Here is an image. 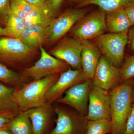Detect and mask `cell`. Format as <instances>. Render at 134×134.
<instances>
[{"label":"cell","mask_w":134,"mask_h":134,"mask_svg":"<svg viewBox=\"0 0 134 134\" xmlns=\"http://www.w3.org/2000/svg\"><path fill=\"white\" fill-rule=\"evenodd\" d=\"M39 49L40 58L32 66L22 70L21 75L25 77L39 79L51 75L60 74L70 68L66 63L47 53L43 46Z\"/></svg>","instance_id":"7"},{"label":"cell","mask_w":134,"mask_h":134,"mask_svg":"<svg viewBox=\"0 0 134 134\" xmlns=\"http://www.w3.org/2000/svg\"><path fill=\"white\" fill-rule=\"evenodd\" d=\"M121 83L134 77V54H125L124 62L120 68Z\"/></svg>","instance_id":"26"},{"label":"cell","mask_w":134,"mask_h":134,"mask_svg":"<svg viewBox=\"0 0 134 134\" xmlns=\"http://www.w3.org/2000/svg\"><path fill=\"white\" fill-rule=\"evenodd\" d=\"M82 44L71 37H64L49 52L51 55L65 62L74 69H82Z\"/></svg>","instance_id":"9"},{"label":"cell","mask_w":134,"mask_h":134,"mask_svg":"<svg viewBox=\"0 0 134 134\" xmlns=\"http://www.w3.org/2000/svg\"><path fill=\"white\" fill-rule=\"evenodd\" d=\"M82 69L86 80L92 79L101 55L98 47L91 40H81Z\"/></svg>","instance_id":"14"},{"label":"cell","mask_w":134,"mask_h":134,"mask_svg":"<svg viewBox=\"0 0 134 134\" xmlns=\"http://www.w3.org/2000/svg\"><path fill=\"white\" fill-rule=\"evenodd\" d=\"M88 121H111L110 97L107 91L92 83L89 93Z\"/></svg>","instance_id":"10"},{"label":"cell","mask_w":134,"mask_h":134,"mask_svg":"<svg viewBox=\"0 0 134 134\" xmlns=\"http://www.w3.org/2000/svg\"><path fill=\"white\" fill-rule=\"evenodd\" d=\"M36 50L25 45L18 38L9 37H0V63L19 68L30 62Z\"/></svg>","instance_id":"3"},{"label":"cell","mask_w":134,"mask_h":134,"mask_svg":"<svg viewBox=\"0 0 134 134\" xmlns=\"http://www.w3.org/2000/svg\"><path fill=\"white\" fill-rule=\"evenodd\" d=\"M16 89L0 82V113H18L21 111L15 100Z\"/></svg>","instance_id":"18"},{"label":"cell","mask_w":134,"mask_h":134,"mask_svg":"<svg viewBox=\"0 0 134 134\" xmlns=\"http://www.w3.org/2000/svg\"><path fill=\"white\" fill-rule=\"evenodd\" d=\"M112 124L111 121L100 120L88 121L85 134L111 133Z\"/></svg>","instance_id":"25"},{"label":"cell","mask_w":134,"mask_h":134,"mask_svg":"<svg viewBox=\"0 0 134 134\" xmlns=\"http://www.w3.org/2000/svg\"><path fill=\"white\" fill-rule=\"evenodd\" d=\"M86 8L70 9L53 18L46 27L45 44L51 45L58 41L69 32L82 18L88 14Z\"/></svg>","instance_id":"6"},{"label":"cell","mask_w":134,"mask_h":134,"mask_svg":"<svg viewBox=\"0 0 134 134\" xmlns=\"http://www.w3.org/2000/svg\"><path fill=\"white\" fill-rule=\"evenodd\" d=\"M7 127L12 134H32L31 121L26 111L18 114Z\"/></svg>","instance_id":"20"},{"label":"cell","mask_w":134,"mask_h":134,"mask_svg":"<svg viewBox=\"0 0 134 134\" xmlns=\"http://www.w3.org/2000/svg\"><path fill=\"white\" fill-rule=\"evenodd\" d=\"M127 46L129 51L134 53V26H131L129 30Z\"/></svg>","instance_id":"31"},{"label":"cell","mask_w":134,"mask_h":134,"mask_svg":"<svg viewBox=\"0 0 134 134\" xmlns=\"http://www.w3.org/2000/svg\"><path fill=\"white\" fill-rule=\"evenodd\" d=\"M123 134H134V101L127 119Z\"/></svg>","instance_id":"29"},{"label":"cell","mask_w":134,"mask_h":134,"mask_svg":"<svg viewBox=\"0 0 134 134\" xmlns=\"http://www.w3.org/2000/svg\"><path fill=\"white\" fill-rule=\"evenodd\" d=\"M46 27L35 26L25 27L18 39L32 50L39 48L45 44Z\"/></svg>","instance_id":"16"},{"label":"cell","mask_w":134,"mask_h":134,"mask_svg":"<svg viewBox=\"0 0 134 134\" xmlns=\"http://www.w3.org/2000/svg\"><path fill=\"white\" fill-rule=\"evenodd\" d=\"M56 125L50 134H85L88 120L79 113L55 107Z\"/></svg>","instance_id":"8"},{"label":"cell","mask_w":134,"mask_h":134,"mask_svg":"<svg viewBox=\"0 0 134 134\" xmlns=\"http://www.w3.org/2000/svg\"><path fill=\"white\" fill-rule=\"evenodd\" d=\"M18 114L14 113H0V129L7 126Z\"/></svg>","instance_id":"30"},{"label":"cell","mask_w":134,"mask_h":134,"mask_svg":"<svg viewBox=\"0 0 134 134\" xmlns=\"http://www.w3.org/2000/svg\"><path fill=\"white\" fill-rule=\"evenodd\" d=\"M107 30L110 33H118L128 31L132 24L124 9L106 13Z\"/></svg>","instance_id":"17"},{"label":"cell","mask_w":134,"mask_h":134,"mask_svg":"<svg viewBox=\"0 0 134 134\" xmlns=\"http://www.w3.org/2000/svg\"><path fill=\"white\" fill-rule=\"evenodd\" d=\"M133 4L134 0H86L77 4V7L82 8L90 5H96L106 13H108L125 9Z\"/></svg>","instance_id":"19"},{"label":"cell","mask_w":134,"mask_h":134,"mask_svg":"<svg viewBox=\"0 0 134 134\" xmlns=\"http://www.w3.org/2000/svg\"><path fill=\"white\" fill-rule=\"evenodd\" d=\"M32 127V134H43L52 116L51 103L46 102L42 105L26 110Z\"/></svg>","instance_id":"15"},{"label":"cell","mask_w":134,"mask_h":134,"mask_svg":"<svg viewBox=\"0 0 134 134\" xmlns=\"http://www.w3.org/2000/svg\"><path fill=\"white\" fill-rule=\"evenodd\" d=\"M124 9L132 24V26H134V4L130 5Z\"/></svg>","instance_id":"32"},{"label":"cell","mask_w":134,"mask_h":134,"mask_svg":"<svg viewBox=\"0 0 134 134\" xmlns=\"http://www.w3.org/2000/svg\"><path fill=\"white\" fill-rule=\"evenodd\" d=\"M85 1L86 0H69V1L72 3H76L78 4Z\"/></svg>","instance_id":"36"},{"label":"cell","mask_w":134,"mask_h":134,"mask_svg":"<svg viewBox=\"0 0 134 134\" xmlns=\"http://www.w3.org/2000/svg\"><path fill=\"white\" fill-rule=\"evenodd\" d=\"M52 19L43 6L38 7L25 19V27L35 26L47 27Z\"/></svg>","instance_id":"21"},{"label":"cell","mask_w":134,"mask_h":134,"mask_svg":"<svg viewBox=\"0 0 134 134\" xmlns=\"http://www.w3.org/2000/svg\"><path fill=\"white\" fill-rule=\"evenodd\" d=\"M9 37L8 33L5 27H3L0 24V37Z\"/></svg>","instance_id":"34"},{"label":"cell","mask_w":134,"mask_h":134,"mask_svg":"<svg viewBox=\"0 0 134 134\" xmlns=\"http://www.w3.org/2000/svg\"><path fill=\"white\" fill-rule=\"evenodd\" d=\"M132 102H133V101H134V84L133 86V89H132Z\"/></svg>","instance_id":"37"},{"label":"cell","mask_w":134,"mask_h":134,"mask_svg":"<svg viewBox=\"0 0 134 134\" xmlns=\"http://www.w3.org/2000/svg\"><path fill=\"white\" fill-rule=\"evenodd\" d=\"M92 83V79L72 86L65 92L64 96L56 100L57 103L69 105L83 116L88 113L89 93Z\"/></svg>","instance_id":"11"},{"label":"cell","mask_w":134,"mask_h":134,"mask_svg":"<svg viewBox=\"0 0 134 134\" xmlns=\"http://www.w3.org/2000/svg\"><path fill=\"white\" fill-rule=\"evenodd\" d=\"M11 2V0H0V24L4 26L12 14Z\"/></svg>","instance_id":"27"},{"label":"cell","mask_w":134,"mask_h":134,"mask_svg":"<svg viewBox=\"0 0 134 134\" xmlns=\"http://www.w3.org/2000/svg\"><path fill=\"white\" fill-rule=\"evenodd\" d=\"M128 31L121 33H104L93 40L101 54L117 67L122 65L124 62Z\"/></svg>","instance_id":"5"},{"label":"cell","mask_w":134,"mask_h":134,"mask_svg":"<svg viewBox=\"0 0 134 134\" xmlns=\"http://www.w3.org/2000/svg\"><path fill=\"white\" fill-rule=\"evenodd\" d=\"M25 77L10 69L0 63V82L11 85L19 84L24 81Z\"/></svg>","instance_id":"23"},{"label":"cell","mask_w":134,"mask_h":134,"mask_svg":"<svg viewBox=\"0 0 134 134\" xmlns=\"http://www.w3.org/2000/svg\"><path fill=\"white\" fill-rule=\"evenodd\" d=\"M38 7L24 0H11L10 5L12 13L24 19Z\"/></svg>","instance_id":"24"},{"label":"cell","mask_w":134,"mask_h":134,"mask_svg":"<svg viewBox=\"0 0 134 134\" xmlns=\"http://www.w3.org/2000/svg\"><path fill=\"white\" fill-rule=\"evenodd\" d=\"M86 80L82 69H69L60 74L57 81L49 88L46 93V102L52 104L62 97L68 89L77 84Z\"/></svg>","instance_id":"13"},{"label":"cell","mask_w":134,"mask_h":134,"mask_svg":"<svg viewBox=\"0 0 134 134\" xmlns=\"http://www.w3.org/2000/svg\"><path fill=\"white\" fill-rule=\"evenodd\" d=\"M0 134H12V133L9 130L8 128L7 127H5L0 129Z\"/></svg>","instance_id":"35"},{"label":"cell","mask_w":134,"mask_h":134,"mask_svg":"<svg viewBox=\"0 0 134 134\" xmlns=\"http://www.w3.org/2000/svg\"><path fill=\"white\" fill-rule=\"evenodd\" d=\"M106 14L99 9L87 14L70 31V37L81 41L93 40L106 31Z\"/></svg>","instance_id":"4"},{"label":"cell","mask_w":134,"mask_h":134,"mask_svg":"<svg viewBox=\"0 0 134 134\" xmlns=\"http://www.w3.org/2000/svg\"><path fill=\"white\" fill-rule=\"evenodd\" d=\"M60 74L48 76L25 85L20 89H16L15 100L22 111L42 105L46 103L45 96L49 88L58 80Z\"/></svg>","instance_id":"2"},{"label":"cell","mask_w":134,"mask_h":134,"mask_svg":"<svg viewBox=\"0 0 134 134\" xmlns=\"http://www.w3.org/2000/svg\"><path fill=\"white\" fill-rule=\"evenodd\" d=\"M134 78L122 82L108 92L110 97L111 134H123L131 111Z\"/></svg>","instance_id":"1"},{"label":"cell","mask_w":134,"mask_h":134,"mask_svg":"<svg viewBox=\"0 0 134 134\" xmlns=\"http://www.w3.org/2000/svg\"><path fill=\"white\" fill-rule=\"evenodd\" d=\"M4 27L9 37L18 38L25 28V19L12 13Z\"/></svg>","instance_id":"22"},{"label":"cell","mask_w":134,"mask_h":134,"mask_svg":"<svg viewBox=\"0 0 134 134\" xmlns=\"http://www.w3.org/2000/svg\"><path fill=\"white\" fill-rule=\"evenodd\" d=\"M92 80V83L105 90L110 91L121 84L120 69L101 55Z\"/></svg>","instance_id":"12"},{"label":"cell","mask_w":134,"mask_h":134,"mask_svg":"<svg viewBox=\"0 0 134 134\" xmlns=\"http://www.w3.org/2000/svg\"><path fill=\"white\" fill-rule=\"evenodd\" d=\"M64 0H46L43 5L47 14L52 18L55 16Z\"/></svg>","instance_id":"28"},{"label":"cell","mask_w":134,"mask_h":134,"mask_svg":"<svg viewBox=\"0 0 134 134\" xmlns=\"http://www.w3.org/2000/svg\"><path fill=\"white\" fill-rule=\"evenodd\" d=\"M24 1L35 6H37V7H42L44 4L46 0H24Z\"/></svg>","instance_id":"33"}]
</instances>
